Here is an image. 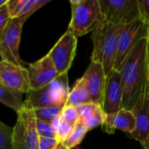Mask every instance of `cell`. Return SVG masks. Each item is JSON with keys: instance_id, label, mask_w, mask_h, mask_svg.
Instances as JSON below:
<instances>
[{"instance_id": "cell-35", "label": "cell", "mask_w": 149, "mask_h": 149, "mask_svg": "<svg viewBox=\"0 0 149 149\" xmlns=\"http://www.w3.org/2000/svg\"><path fill=\"white\" fill-rule=\"evenodd\" d=\"M143 149H148V148H143Z\"/></svg>"}, {"instance_id": "cell-26", "label": "cell", "mask_w": 149, "mask_h": 149, "mask_svg": "<svg viewBox=\"0 0 149 149\" xmlns=\"http://www.w3.org/2000/svg\"><path fill=\"white\" fill-rule=\"evenodd\" d=\"M100 107H101L100 105L95 104L93 102L85 104L83 106H80V107H77V112H78L79 120H82L86 119V117H88L91 114H93V113H95Z\"/></svg>"}, {"instance_id": "cell-36", "label": "cell", "mask_w": 149, "mask_h": 149, "mask_svg": "<svg viewBox=\"0 0 149 149\" xmlns=\"http://www.w3.org/2000/svg\"><path fill=\"white\" fill-rule=\"evenodd\" d=\"M0 60H1V57H0Z\"/></svg>"}, {"instance_id": "cell-34", "label": "cell", "mask_w": 149, "mask_h": 149, "mask_svg": "<svg viewBox=\"0 0 149 149\" xmlns=\"http://www.w3.org/2000/svg\"><path fill=\"white\" fill-rule=\"evenodd\" d=\"M148 39H149V26H148Z\"/></svg>"}, {"instance_id": "cell-32", "label": "cell", "mask_w": 149, "mask_h": 149, "mask_svg": "<svg viewBox=\"0 0 149 149\" xmlns=\"http://www.w3.org/2000/svg\"><path fill=\"white\" fill-rule=\"evenodd\" d=\"M6 2H7V0H0V7L2 5H3L4 3H6Z\"/></svg>"}, {"instance_id": "cell-9", "label": "cell", "mask_w": 149, "mask_h": 149, "mask_svg": "<svg viewBox=\"0 0 149 149\" xmlns=\"http://www.w3.org/2000/svg\"><path fill=\"white\" fill-rule=\"evenodd\" d=\"M77 38L66 31L47 53L60 75L68 73L76 55Z\"/></svg>"}, {"instance_id": "cell-17", "label": "cell", "mask_w": 149, "mask_h": 149, "mask_svg": "<svg viewBox=\"0 0 149 149\" xmlns=\"http://www.w3.org/2000/svg\"><path fill=\"white\" fill-rule=\"evenodd\" d=\"M91 98L87 92L83 78L78 79L74 86L70 90L65 106H70L73 107H79L85 104L91 103Z\"/></svg>"}, {"instance_id": "cell-16", "label": "cell", "mask_w": 149, "mask_h": 149, "mask_svg": "<svg viewBox=\"0 0 149 149\" xmlns=\"http://www.w3.org/2000/svg\"><path fill=\"white\" fill-rule=\"evenodd\" d=\"M50 0H7V7L11 18L23 17L28 19L36 10L48 3Z\"/></svg>"}, {"instance_id": "cell-13", "label": "cell", "mask_w": 149, "mask_h": 149, "mask_svg": "<svg viewBox=\"0 0 149 149\" xmlns=\"http://www.w3.org/2000/svg\"><path fill=\"white\" fill-rule=\"evenodd\" d=\"M82 78L92 102L102 107L107 82V74L103 66L99 63L91 62Z\"/></svg>"}, {"instance_id": "cell-4", "label": "cell", "mask_w": 149, "mask_h": 149, "mask_svg": "<svg viewBox=\"0 0 149 149\" xmlns=\"http://www.w3.org/2000/svg\"><path fill=\"white\" fill-rule=\"evenodd\" d=\"M69 92L68 73H65L59 75L45 87L37 91H30L26 94L24 106L31 109L52 106H65Z\"/></svg>"}, {"instance_id": "cell-23", "label": "cell", "mask_w": 149, "mask_h": 149, "mask_svg": "<svg viewBox=\"0 0 149 149\" xmlns=\"http://www.w3.org/2000/svg\"><path fill=\"white\" fill-rule=\"evenodd\" d=\"M73 125L66 122L65 120H64L61 116H60V120L56 131V139L59 143L64 142L72 133L73 129H74Z\"/></svg>"}, {"instance_id": "cell-2", "label": "cell", "mask_w": 149, "mask_h": 149, "mask_svg": "<svg viewBox=\"0 0 149 149\" xmlns=\"http://www.w3.org/2000/svg\"><path fill=\"white\" fill-rule=\"evenodd\" d=\"M124 25H114L102 22L91 35L93 50L91 62L100 64L107 76L113 70L119 35Z\"/></svg>"}, {"instance_id": "cell-5", "label": "cell", "mask_w": 149, "mask_h": 149, "mask_svg": "<svg viewBox=\"0 0 149 149\" xmlns=\"http://www.w3.org/2000/svg\"><path fill=\"white\" fill-rule=\"evenodd\" d=\"M13 127L11 149H38L39 135L33 110L23 106Z\"/></svg>"}, {"instance_id": "cell-29", "label": "cell", "mask_w": 149, "mask_h": 149, "mask_svg": "<svg viewBox=\"0 0 149 149\" xmlns=\"http://www.w3.org/2000/svg\"><path fill=\"white\" fill-rule=\"evenodd\" d=\"M6 3H7V2H6ZM6 3H4L3 5H2L0 7V36L2 35L9 19L10 18L9 10H8Z\"/></svg>"}, {"instance_id": "cell-20", "label": "cell", "mask_w": 149, "mask_h": 149, "mask_svg": "<svg viewBox=\"0 0 149 149\" xmlns=\"http://www.w3.org/2000/svg\"><path fill=\"white\" fill-rule=\"evenodd\" d=\"M87 132H88V130L86 129V127H85L83 122L79 120V121L76 123L75 127H74L72 133L71 134V135L64 142H62V144L66 148H73L82 142V141L84 140Z\"/></svg>"}, {"instance_id": "cell-21", "label": "cell", "mask_w": 149, "mask_h": 149, "mask_svg": "<svg viewBox=\"0 0 149 149\" xmlns=\"http://www.w3.org/2000/svg\"><path fill=\"white\" fill-rule=\"evenodd\" d=\"M106 116H107V114L104 113L102 107H101L95 113H93L90 116L86 117V119L82 120L81 121L83 122V124L85 125L86 129L88 131H90L93 128H96L99 126H102L106 120Z\"/></svg>"}, {"instance_id": "cell-18", "label": "cell", "mask_w": 149, "mask_h": 149, "mask_svg": "<svg viewBox=\"0 0 149 149\" xmlns=\"http://www.w3.org/2000/svg\"><path fill=\"white\" fill-rule=\"evenodd\" d=\"M0 102L17 113L24 106L23 94L12 91L0 84Z\"/></svg>"}, {"instance_id": "cell-14", "label": "cell", "mask_w": 149, "mask_h": 149, "mask_svg": "<svg viewBox=\"0 0 149 149\" xmlns=\"http://www.w3.org/2000/svg\"><path fill=\"white\" fill-rule=\"evenodd\" d=\"M102 127L108 134L118 129L130 135L136 129V119L133 111L122 108L115 113L107 114Z\"/></svg>"}, {"instance_id": "cell-12", "label": "cell", "mask_w": 149, "mask_h": 149, "mask_svg": "<svg viewBox=\"0 0 149 149\" xmlns=\"http://www.w3.org/2000/svg\"><path fill=\"white\" fill-rule=\"evenodd\" d=\"M122 81L121 73L113 70L107 76L102 109L106 114H112L122 109Z\"/></svg>"}, {"instance_id": "cell-15", "label": "cell", "mask_w": 149, "mask_h": 149, "mask_svg": "<svg viewBox=\"0 0 149 149\" xmlns=\"http://www.w3.org/2000/svg\"><path fill=\"white\" fill-rule=\"evenodd\" d=\"M131 111L136 119V129L130 136L144 146L149 140V97L141 100Z\"/></svg>"}, {"instance_id": "cell-27", "label": "cell", "mask_w": 149, "mask_h": 149, "mask_svg": "<svg viewBox=\"0 0 149 149\" xmlns=\"http://www.w3.org/2000/svg\"><path fill=\"white\" fill-rule=\"evenodd\" d=\"M140 18L149 26V0H138Z\"/></svg>"}, {"instance_id": "cell-25", "label": "cell", "mask_w": 149, "mask_h": 149, "mask_svg": "<svg viewBox=\"0 0 149 149\" xmlns=\"http://www.w3.org/2000/svg\"><path fill=\"white\" fill-rule=\"evenodd\" d=\"M61 118L65 120L66 122L75 126L76 123L79 121V117L77 112V108L73 107H70V106H65L62 113H61Z\"/></svg>"}, {"instance_id": "cell-24", "label": "cell", "mask_w": 149, "mask_h": 149, "mask_svg": "<svg viewBox=\"0 0 149 149\" xmlns=\"http://www.w3.org/2000/svg\"><path fill=\"white\" fill-rule=\"evenodd\" d=\"M36 127L39 137H49L56 138V132L52 125V123L42 121L36 119Z\"/></svg>"}, {"instance_id": "cell-7", "label": "cell", "mask_w": 149, "mask_h": 149, "mask_svg": "<svg viewBox=\"0 0 149 149\" xmlns=\"http://www.w3.org/2000/svg\"><path fill=\"white\" fill-rule=\"evenodd\" d=\"M148 35V26L141 18L125 24L119 35L113 70L120 72L123 64L137 43Z\"/></svg>"}, {"instance_id": "cell-6", "label": "cell", "mask_w": 149, "mask_h": 149, "mask_svg": "<svg viewBox=\"0 0 149 149\" xmlns=\"http://www.w3.org/2000/svg\"><path fill=\"white\" fill-rule=\"evenodd\" d=\"M27 19L20 17L10 18L0 36V57L4 60L17 65L25 66L19 54V45L23 26Z\"/></svg>"}, {"instance_id": "cell-19", "label": "cell", "mask_w": 149, "mask_h": 149, "mask_svg": "<svg viewBox=\"0 0 149 149\" xmlns=\"http://www.w3.org/2000/svg\"><path fill=\"white\" fill-rule=\"evenodd\" d=\"M65 106H52L40 108L32 109L37 120L52 123L56 118L61 115L62 110Z\"/></svg>"}, {"instance_id": "cell-22", "label": "cell", "mask_w": 149, "mask_h": 149, "mask_svg": "<svg viewBox=\"0 0 149 149\" xmlns=\"http://www.w3.org/2000/svg\"><path fill=\"white\" fill-rule=\"evenodd\" d=\"M14 128L0 121V149H11Z\"/></svg>"}, {"instance_id": "cell-3", "label": "cell", "mask_w": 149, "mask_h": 149, "mask_svg": "<svg viewBox=\"0 0 149 149\" xmlns=\"http://www.w3.org/2000/svg\"><path fill=\"white\" fill-rule=\"evenodd\" d=\"M72 18L67 31L76 38L93 32L102 22L99 0H71Z\"/></svg>"}, {"instance_id": "cell-31", "label": "cell", "mask_w": 149, "mask_h": 149, "mask_svg": "<svg viewBox=\"0 0 149 149\" xmlns=\"http://www.w3.org/2000/svg\"><path fill=\"white\" fill-rule=\"evenodd\" d=\"M55 149H68V148H65L62 143H58V146H57V148H56Z\"/></svg>"}, {"instance_id": "cell-33", "label": "cell", "mask_w": 149, "mask_h": 149, "mask_svg": "<svg viewBox=\"0 0 149 149\" xmlns=\"http://www.w3.org/2000/svg\"><path fill=\"white\" fill-rule=\"evenodd\" d=\"M142 147H143V148H148L149 149V140H148V142H147V143H146L144 146H142Z\"/></svg>"}, {"instance_id": "cell-10", "label": "cell", "mask_w": 149, "mask_h": 149, "mask_svg": "<svg viewBox=\"0 0 149 149\" xmlns=\"http://www.w3.org/2000/svg\"><path fill=\"white\" fill-rule=\"evenodd\" d=\"M0 84L22 94L31 91L27 68L4 60H0Z\"/></svg>"}, {"instance_id": "cell-28", "label": "cell", "mask_w": 149, "mask_h": 149, "mask_svg": "<svg viewBox=\"0 0 149 149\" xmlns=\"http://www.w3.org/2000/svg\"><path fill=\"white\" fill-rule=\"evenodd\" d=\"M58 143L56 138L39 137L38 149H55Z\"/></svg>"}, {"instance_id": "cell-11", "label": "cell", "mask_w": 149, "mask_h": 149, "mask_svg": "<svg viewBox=\"0 0 149 149\" xmlns=\"http://www.w3.org/2000/svg\"><path fill=\"white\" fill-rule=\"evenodd\" d=\"M26 68L31 91H37L46 86L60 75L48 54L34 63L29 64Z\"/></svg>"}, {"instance_id": "cell-30", "label": "cell", "mask_w": 149, "mask_h": 149, "mask_svg": "<svg viewBox=\"0 0 149 149\" xmlns=\"http://www.w3.org/2000/svg\"><path fill=\"white\" fill-rule=\"evenodd\" d=\"M147 59H148V79H149V39L148 44V53H147Z\"/></svg>"}, {"instance_id": "cell-1", "label": "cell", "mask_w": 149, "mask_h": 149, "mask_svg": "<svg viewBox=\"0 0 149 149\" xmlns=\"http://www.w3.org/2000/svg\"><path fill=\"white\" fill-rule=\"evenodd\" d=\"M148 44V37L141 39L121 67L122 108L124 109L133 110L141 100L149 97Z\"/></svg>"}, {"instance_id": "cell-8", "label": "cell", "mask_w": 149, "mask_h": 149, "mask_svg": "<svg viewBox=\"0 0 149 149\" xmlns=\"http://www.w3.org/2000/svg\"><path fill=\"white\" fill-rule=\"evenodd\" d=\"M104 22L125 25L140 18L138 0H99Z\"/></svg>"}]
</instances>
